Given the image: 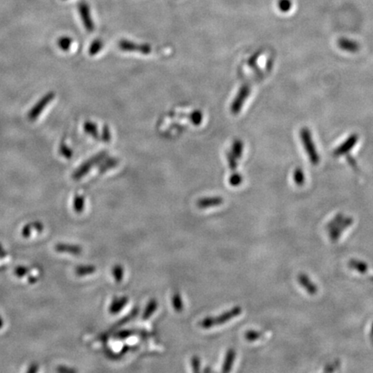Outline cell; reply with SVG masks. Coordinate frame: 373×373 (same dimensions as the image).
I'll return each mask as SVG.
<instances>
[{
    "label": "cell",
    "mask_w": 373,
    "mask_h": 373,
    "mask_svg": "<svg viewBox=\"0 0 373 373\" xmlns=\"http://www.w3.org/2000/svg\"><path fill=\"white\" fill-rule=\"evenodd\" d=\"M138 312H139V309H138L137 307H135V308H134V309H133V310H132V312L129 314V315H127L126 316L123 317V318L121 319V320H119V322H117L114 324V326H113V329H117V328H119V327H121V326H124L125 323L131 322L132 319L135 318V317H136V315L138 314Z\"/></svg>",
    "instance_id": "obj_21"
},
{
    "label": "cell",
    "mask_w": 373,
    "mask_h": 373,
    "mask_svg": "<svg viewBox=\"0 0 373 373\" xmlns=\"http://www.w3.org/2000/svg\"><path fill=\"white\" fill-rule=\"evenodd\" d=\"M129 298L127 296H121V297H116L113 300L111 303V305L109 307V312L112 315H116L119 314L123 308H124L126 304L128 303Z\"/></svg>",
    "instance_id": "obj_12"
},
{
    "label": "cell",
    "mask_w": 373,
    "mask_h": 373,
    "mask_svg": "<svg viewBox=\"0 0 373 373\" xmlns=\"http://www.w3.org/2000/svg\"><path fill=\"white\" fill-rule=\"evenodd\" d=\"M103 46H104V43L101 39H96L93 41V43H91L88 52L91 55H95L102 50Z\"/></svg>",
    "instance_id": "obj_29"
},
{
    "label": "cell",
    "mask_w": 373,
    "mask_h": 373,
    "mask_svg": "<svg viewBox=\"0 0 373 373\" xmlns=\"http://www.w3.org/2000/svg\"><path fill=\"white\" fill-rule=\"evenodd\" d=\"M73 43V39L69 36H62L57 41V45L62 51H68Z\"/></svg>",
    "instance_id": "obj_25"
},
{
    "label": "cell",
    "mask_w": 373,
    "mask_h": 373,
    "mask_svg": "<svg viewBox=\"0 0 373 373\" xmlns=\"http://www.w3.org/2000/svg\"><path fill=\"white\" fill-rule=\"evenodd\" d=\"M231 152H232L233 155H235V157L237 159H240L242 155H243V152H244V144H243V142L240 141V140H235L233 142Z\"/></svg>",
    "instance_id": "obj_23"
},
{
    "label": "cell",
    "mask_w": 373,
    "mask_h": 373,
    "mask_svg": "<svg viewBox=\"0 0 373 373\" xmlns=\"http://www.w3.org/2000/svg\"><path fill=\"white\" fill-rule=\"evenodd\" d=\"M344 219V215L342 214H338L335 217L331 220L327 225H326V230L328 231V230H330L331 228H333V227H334L335 225H338L339 223V222L341 221L342 220Z\"/></svg>",
    "instance_id": "obj_36"
},
{
    "label": "cell",
    "mask_w": 373,
    "mask_h": 373,
    "mask_svg": "<svg viewBox=\"0 0 373 373\" xmlns=\"http://www.w3.org/2000/svg\"><path fill=\"white\" fill-rule=\"evenodd\" d=\"M204 372H205V373H206V372H211V369H207V368H206Z\"/></svg>",
    "instance_id": "obj_47"
},
{
    "label": "cell",
    "mask_w": 373,
    "mask_h": 373,
    "mask_svg": "<svg viewBox=\"0 0 373 373\" xmlns=\"http://www.w3.org/2000/svg\"><path fill=\"white\" fill-rule=\"evenodd\" d=\"M348 159H347V161H348V163H350V165L352 166V167L356 168V166H357V164H356V162H355V160L354 159V158H352L350 155H348V157H347Z\"/></svg>",
    "instance_id": "obj_43"
},
{
    "label": "cell",
    "mask_w": 373,
    "mask_h": 373,
    "mask_svg": "<svg viewBox=\"0 0 373 373\" xmlns=\"http://www.w3.org/2000/svg\"><path fill=\"white\" fill-rule=\"evenodd\" d=\"M158 307V303L155 299H152L148 303L147 306L145 307L144 311V314L142 315V318L144 321H146L148 319L151 318L152 315H154L156 308Z\"/></svg>",
    "instance_id": "obj_18"
},
{
    "label": "cell",
    "mask_w": 373,
    "mask_h": 373,
    "mask_svg": "<svg viewBox=\"0 0 373 373\" xmlns=\"http://www.w3.org/2000/svg\"><path fill=\"white\" fill-rule=\"evenodd\" d=\"M84 130H85V133H87L90 136H93L94 139L101 138V135L98 131V126L95 123H93L92 121H85L84 123Z\"/></svg>",
    "instance_id": "obj_17"
},
{
    "label": "cell",
    "mask_w": 373,
    "mask_h": 373,
    "mask_svg": "<svg viewBox=\"0 0 373 373\" xmlns=\"http://www.w3.org/2000/svg\"><path fill=\"white\" fill-rule=\"evenodd\" d=\"M226 157H227V162L229 164L230 169L233 172H237V158L235 157V155H233L232 152H227L226 153Z\"/></svg>",
    "instance_id": "obj_32"
},
{
    "label": "cell",
    "mask_w": 373,
    "mask_h": 373,
    "mask_svg": "<svg viewBox=\"0 0 373 373\" xmlns=\"http://www.w3.org/2000/svg\"><path fill=\"white\" fill-rule=\"evenodd\" d=\"M370 339H371V340L373 343V326H372V328H371V332H370Z\"/></svg>",
    "instance_id": "obj_45"
},
{
    "label": "cell",
    "mask_w": 373,
    "mask_h": 373,
    "mask_svg": "<svg viewBox=\"0 0 373 373\" xmlns=\"http://www.w3.org/2000/svg\"><path fill=\"white\" fill-rule=\"evenodd\" d=\"M339 365H340V362L338 361V360H336V361H334V363H332V364H329V365H326V367H325V369H324V372H326V373H331V372H334V371H336V370L339 369Z\"/></svg>",
    "instance_id": "obj_37"
},
{
    "label": "cell",
    "mask_w": 373,
    "mask_h": 373,
    "mask_svg": "<svg viewBox=\"0 0 373 373\" xmlns=\"http://www.w3.org/2000/svg\"><path fill=\"white\" fill-rule=\"evenodd\" d=\"M243 183V176L239 175L237 172H233V175L230 176L229 183L230 185L233 186H237Z\"/></svg>",
    "instance_id": "obj_33"
},
{
    "label": "cell",
    "mask_w": 373,
    "mask_h": 373,
    "mask_svg": "<svg viewBox=\"0 0 373 373\" xmlns=\"http://www.w3.org/2000/svg\"><path fill=\"white\" fill-rule=\"evenodd\" d=\"M112 273H113V278H114L115 281L118 282V283L121 282V281L123 280V278H124V268H123V266H122L121 264H116V265H114V266H113V271H112Z\"/></svg>",
    "instance_id": "obj_27"
},
{
    "label": "cell",
    "mask_w": 373,
    "mask_h": 373,
    "mask_svg": "<svg viewBox=\"0 0 373 373\" xmlns=\"http://www.w3.org/2000/svg\"><path fill=\"white\" fill-rule=\"evenodd\" d=\"M201 365H202V362L198 356H193L191 357V366H192L193 372L199 373L201 371Z\"/></svg>",
    "instance_id": "obj_34"
},
{
    "label": "cell",
    "mask_w": 373,
    "mask_h": 373,
    "mask_svg": "<svg viewBox=\"0 0 373 373\" xmlns=\"http://www.w3.org/2000/svg\"><path fill=\"white\" fill-rule=\"evenodd\" d=\"M59 152L63 157H65L67 159H70L73 156V151L65 143L61 144L60 148H59Z\"/></svg>",
    "instance_id": "obj_30"
},
{
    "label": "cell",
    "mask_w": 373,
    "mask_h": 373,
    "mask_svg": "<svg viewBox=\"0 0 373 373\" xmlns=\"http://www.w3.org/2000/svg\"><path fill=\"white\" fill-rule=\"evenodd\" d=\"M293 178H294V182H295V184L298 186H303V184L305 183V174H304L303 170L300 168H297L294 171Z\"/></svg>",
    "instance_id": "obj_28"
},
{
    "label": "cell",
    "mask_w": 373,
    "mask_h": 373,
    "mask_svg": "<svg viewBox=\"0 0 373 373\" xmlns=\"http://www.w3.org/2000/svg\"><path fill=\"white\" fill-rule=\"evenodd\" d=\"M298 282L300 285L306 289V291L311 295H315L318 293V288L306 274H300L298 276Z\"/></svg>",
    "instance_id": "obj_11"
},
{
    "label": "cell",
    "mask_w": 373,
    "mask_h": 373,
    "mask_svg": "<svg viewBox=\"0 0 373 373\" xmlns=\"http://www.w3.org/2000/svg\"><path fill=\"white\" fill-rule=\"evenodd\" d=\"M172 305L177 313L182 312L183 309V302L182 295L179 292H175L172 295Z\"/></svg>",
    "instance_id": "obj_24"
},
{
    "label": "cell",
    "mask_w": 373,
    "mask_h": 373,
    "mask_svg": "<svg viewBox=\"0 0 373 373\" xmlns=\"http://www.w3.org/2000/svg\"><path fill=\"white\" fill-rule=\"evenodd\" d=\"M357 140L358 137L356 134L351 135L344 143H342L338 148L334 150V156L346 155V153H348L355 146V144H357Z\"/></svg>",
    "instance_id": "obj_9"
},
{
    "label": "cell",
    "mask_w": 373,
    "mask_h": 373,
    "mask_svg": "<svg viewBox=\"0 0 373 373\" xmlns=\"http://www.w3.org/2000/svg\"><path fill=\"white\" fill-rule=\"evenodd\" d=\"M251 86L248 84L242 85L238 91L235 99L233 100L232 105H231V112L234 115H237L240 113L241 109L244 106L245 101L248 99L251 94Z\"/></svg>",
    "instance_id": "obj_5"
},
{
    "label": "cell",
    "mask_w": 373,
    "mask_h": 373,
    "mask_svg": "<svg viewBox=\"0 0 373 373\" xmlns=\"http://www.w3.org/2000/svg\"><path fill=\"white\" fill-rule=\"evenodd\" d=\"M78 11L80 13V17L82 18V23L84 25L85 30L88 32H93L94 31V23H93L92 16H91V10L89 5L85 1H82L78 4Z\"/></svg>",
    "instance_id": "obj_7"
},
{
    "label": "cell",
    "mask_w": 373,
    "mask_h": 373,
    "mask_svg": "<svg viewBox=\"0 0 373 373\" xmlns=\"http://www.w3.org/2000/svg\"><path fill=\"white\" fill-rule=\"evenodd\" d=\"M54 250L57 253H69L74 255H79L82 253V248L80 245L68 244H57L54 246Z\"/></svg>",
    "instance_id": "obj_14"
},
{
    "label": "cell",
    "mask_w": 373,
    "mask_h": 373,
    "mask_svg": "<svg viewBox=\"0 0 373 373\" xmlns=\"http://www.w3.org/2000/svg\"><path fill=\"white\" fill-rule=\"evenodd\" d=\"M101 138V140H102L103 142H105V143H109V142L111 141V139H112V134H111L110 129H109L107 125H105V126H104L103 129H102Z\"/></svg>",
    "instance_id": "obj_35"
},
{
    "label": "cell",
    "mask_w": 373,
    "mask_h": 373,
    "mask_svg": "<svg viewBox=\"0 0 373 373\" xmlns=\"http://www.w3.org/2000/svg\"><path fill=\"white\" fill-rule=\"evenodd\" d=\"M135 334L132 330L121 331L118 334V337L119 339H126Z\"/></svg>",
    "instance_id": "obj_40"
},
{
    "label": "cell",
    "mask_w": 373,
    "mask_h": 373,
    "mask_svg": "<svg viewBox=\"0 0 373 373\" xmlns=\"http://www.w3.org/2000/svg\"><path fill=\"white\" fill-rule=\"evenodd\" d=\"M119 48L125 52H139L141 54H149L152 53V46L147 43H133L128 40H121L119 43Z\"/></svg>",
    "instance_id": "obj_6"
},
{
    "label": "cell",
    "mask_w": 373,
    "mask_h": 373,
    "mask_svg": "<svg viewBox=\"0 0 373 373\" xmlns=\"http://www.w3.org/2000/svg\"><path fill=\"white\" fill-rule=\"evenodd\" d=\"M118 164H119V160L115 157H111V158L105 157L101 163V167H100V173L102 174V173H105V171L114 169V168L117 167Z\"/></svg>",
    "instance_id": "obj_19"
},
{
    "label": "cell",
    "mask_w": 373,
    "mask_h": 373,
    "mask_svg": "<svg viewBox=\"0 0 373 373\" xmlns=\"http://www.w3.org/2000/svg\"><path fill=\"white\" fill-rule=\"evenodd\" d=\"M242 308L239 306H236L231 308L230 310L225 311L221 315H218L216 317H206L200 322V326L204 329H209L213 326L222 325L224 323L228 322L231 320L241 315Z\"/></svg>",
    "instance_id": "obj_1"
},
{
    "label": "cell",
    "mask_w": 373,
    "mask_h": 373,
    "mask_svg": "<svg viewBox=\"0 0 373 373\" xmlns=\"http://www.w3.org/2000/svg\"><path fill=\"white\" fill-rule=\"evenodd\" d=\"M3 326V320H2V318H1V316H0V328Z\"/></svg>",
    "instance_id": "obj_46"
},
{
    "label": "cell",
    "mask_w": 373,
    "mask_h": 373,
    "mask_svg": "<svg viewBox=\"0 0 373 373\" xmlns=\"http://www.w3.org/2000/svg\"><path fill=\"white\" fill-rule=\"evenodd\" d=\"M189 119L194 125H200L203 120V114L200 111H194L189 115Z\"/></svg>",
    "instance_id": "obj_31"
},
{
    "label": "cell",
    "mask_w": 373,
    "mask_h": 373,
    "mask_svg": "<svg viewBox=\"0 0 373 373\" xmlns=\"http://www.w3.org/2000/svg\"><path fill=\"white\" fill-rule=\"evenodd\" d=\"M57 371L60 372V373H74V372H75L74 370L67 368L65 366H61V367H59Z\"/></svg>",
    "instance_id": "obj_42"
},
{
    "label": "cell",
    "mask_w": 373,
    "mask_h": 373,
    "mask_svg": "<svg viewBox=\"0 0 373 373\" xmlns=\"http://www.w3.org/2000/svg\"><path fill=\"white\" fill-rule=\"evenodd\" d=\"M348 266H349L350 269L354 270L360 274H365L368 272V265L363 261L352 259V260L349 261Z\"/></svg>",
    "instance_id": "obj_16"
},
{
    "label": "cell",
    "mask_w": 373,
    "mask_h": 373,
    "mask_svg": "<svg viewBox=\"0 0 373 373\" xmlns=\"http://www.w3.org/2000/svg\"><path fill=\"white\" fill-rule=\"evenodd\" d=\"M259 54L260 53H256V54H253V56L251 58L249 59L248 65L251 67L252 68H254L255 67H256V62H257V59L259 57Z\"/></svg>",
    "instance_id": "obj_39"
},
{
    "label": "cell",
    "mask_w": 373,
    "mask_h": 373,
    "mask_svg": "<svg viewBox=\"0 0 373 373\" xmlns=\"http://www.w3.org/2000/svg\"><path fill=\"white\" fill-rule=\"evenodd\" d=\"M37 369H38V366H37V365H31V369L29 370L28 372H29V373H35V372L37 371Z\"/></svg>",
    "instance_id": "obj_44"
},
{
    "label": "cell",
    "mask_w": 373,
    "mask_h": 373,
    "mask_svg": "<svg viewBox=\"0 0 373 373\" xmlns=\"http://www.w3.org/2000/svg\"><path fill=\"white\" fill-rule=\"evenodd\" d=\"M96 271V267L93 264H86V265H80L75 269V273L79 276H85L87 275H92Z\"/></svg>",
    "instance_id": "obj_20"
},
{
    "label": "cell",
    "mask_w": 373,
    "mask_h": 373,
    "mask_svg": "<svg viewBox=\"0 0 373 373\" xmlns=\"http://www.w3.org/2000/svg\"><path fill=\"white\" fill-rule=\"evenodd\" d=\"M54 97H55V94L54 92H50L46 93L45 95H43V97L41 98L35 103V105H33L32 108L30 110L27 115L28 119L31 122L36 120L39 116L43 113V111L45 110L47 106L54 101Z\"/></svg>",
    "instance_id": "obj_4"
},
{
    "label": "cell",
    "mask_w": 373,
    "mask_h": 373,
    "mask_svg": "<svg viewBox=\"0 0 373 373\" xmlns=\"http://www.w3.org/2000/svg\"><path fill=\"white\" fill-rule=\"evenodd\" d=\"M353 224H354V219L353 218L344 217V219L339 223L338 225H335L334 227L327 231L331 240L333 241V242H336L338 239H339L342 233L347 227H349L350 225H352Z\"/></svg>",
    "instance_id": "obj_8"
},
{
    "label": "cell",
    "mask_w": 373,
    "mask_h": 373,
    "mask_svg": "<svg viewBox=\"0 0 373 373\" xmlns=\"http://www.w3.org/2000/svg\"><path fill=\"white\" fill-rule=\"evenodd\" d=\"M64 1H65V0H64Z\"/></svg>",
    "instance_id": "obj_48"
},
{
    "label": "cell",
    "mask_w": 373,
    "mask_h": 373,
    "mask_svg": "<svg viewBox=\"0 0 373 373\" xmlns=\"http://www.w3.org/2000/svg\"><path fill=\"white\" fill-rule=\"evenodd\" d=\"M223 202H224V199L222 197L212 196V197L200 199L196 203V205L199 208L206 209V208H209V207H213V206H220V205L223 204Z\"/></svg>",
    "instance_id": "obj_10"
},
{
    "label": "cell",
    "mask_w": 373,
    "mask_h": 373,
    "mask_svg": "<svg viewBox=\"0 0 373 373\" xmlns=\"http://www.w3.org/2000/svg\"><path fill=\"white\" fill-rule=\"evenodd\" d=\"M27 272V268H25V267H17V268L16 269L15 273L16 275L18 276V277H22V276H24Z\"/></svg>",
    "instance_id": "obj_41"
},
{
    "label": "cell",
    "mask_w": 373,
    "mask_h": 373,
    "mask_svg": "<svg viewBox=\"0 0 373 373\" xmlns=\"http://www.w3.org/2000/svg\"><path fill=\"white\" fill-rule=\"evenodd\" d=\"M300 136L303 144V147L305 148V151L307 152V155H308V158L312 164L316 165L320 163V155L318 152L316 151V148L315 146V143L313 141L312 137V133H311L309 129L302 128L300 132Z\"/></svg>",
    "instance_id": "obj_2"
},
{
    "label": "cell",
    "mask_w": 373,
    "mask_h": 373,
    "mask_svg": "<svg viewBox=\"0 0 373 373\" xmlns=\"http://www.w3.org/2000/svg\"><path fill=\"white\" fill-rule=\"evenodd\" d=\"M235 357H236V352L233 348L227 350L225 354V360L222 366L223 373L231 372V370L233 368V363L235 361Z\"/></svg>",
    "instance_id": "obj_15"
},
{
    "label": "cell",
    "mask_w": 373,
    "mask_h": 373,
    "mask_svg": "<svg viewBox=\"0 0 373 373\" xmlns=\"http://www.w3.org/2000/svg\"><path fill=\"white\" fill-rule=\"evenodd\" d=\"M106 156H107V152H101L98 155H94V156L91 157L89 159L86 160L85 163H82V165L78 168L76 170L74 171L72 177L75 181H78V180L82 179V177H84L85 175H87V173L95 165H98V164L102 163V161L105 159Z\"/></svg>",
    "instance_id": "obj_3"
},
{
    "label": "cell",
    "mask_w": 373,
    "mask_h": 373,
    "mask_svg": "<svg viewBox=\"0 0 373 373\" xmlns=\"http://www.w3.org/2000/svg\"><path fill=\"white\" fill-rule=\"evenodd\" d=\"M279 7L283 12H288L291 8V3L288 0H282L279 3Z\"/></svg>",
    "instance_id": "obj_38"
},
{
    "label": "cell",
    "mask_w": 373,
    "mask_h": 373,
    "mask_svg": "<svg viewBox=\"0 0 373 373\" xmlns=\"http://www.w3.org/2000/svg\"><path fill=\"white\" fill-rule=\"evenodd\" d=\"M338 45L342 51L350 52V53H356L359 51V44L347 38H340L338 41Z\"/></svg>",
    "instance_id": "obj_13"
},
{
    "label": "cell",
    "mask_w": 373,
    "mask_h": 373,
    "mask_svg": "<svg viewBox=\"0 0 373 373\" xmlns=\"http://www.w3.org/2000/svg\"><path fill=\"white\" fill-rule=\"evenodd\" d=\"M73 206L77 214H82L85 209V197L82 194H76L74 196Z\"/></svg>",
    "instance_id": "obj_22"
},
{
    "label": "cell",
    "mask_w": 373,
    "mask_h": 373,
    "mask_svg": "<svg viewBox=\"0 0 373 373\" xmlns=\"http://www.w3.org/2000/svg\"><path fill=\"white\" fill-rule=\"evenodd\" d=\"M264 337V333L260 331L250 330L247 331L245 334V338L247 341H256Z\"/></svg>",
    "instance_id": "obj_26"
}]
</instances>
